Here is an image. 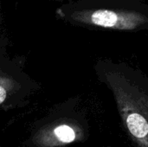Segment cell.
<instances>
[{"label":"cell","mask_w":148,"mask_h":147,"mask_svg":"<svg viewBox=\"0 0 148 147\" xmlns=\"http://www.w3.org/2000/svg\"><path fill=\"white\" fill-rule=\"evenodd\" d=\"M79 133L82 134L81 127L74 121L62 119L39 130L32 141L37 147L62 146L75 141Z\"/></svg>","instance_id":"3957f363"},{"label":"cell","mask_w":148,"mask_h":147,"mask_svg":"<svg viewBox=\"0 0 148 147\" xmlns=\"http://www.w3.org/2000/svg\"><path fill=\"white\" fill-rule=\"evenodd\" d=\"M55 13L66 23L89 29H148V3L143 0H73L62 3Z\"/></svg>","instance_id":"7a4b0ae2"},{"label":"cell","mask_w":148,"mask_h":147,"mask_svg":"<svg viewBox=\"0 0 148 147\" xmlns=\"http://www.w3.org/2000/svg\"><path fill=\"white\" fill-rule=\"evenodd\" d=\"M47 1H53V2H59V3H66L72 2L73 0H47Z\"/></svg>","instance_id":"5b68a950"},{"label":"cell","mask_w":148,"mask_h":147,"mask_svg":"<svg viewBox=\"0 0 148 147\" xmlns=\"http://www.w3.org/2000/svg\"><path fill=\"white\" fill-rule=\"evenodd\" d=\"M99 81L110 91L127 134L135 147H148V77L126 62L100 60Z\"/></svg>","instance_id":"6da1fadb"},{"label":"cell","mask_w":148,"mask_h":147,"mask_svg":"<svg viewBox=\"0 0 148 147\" xmlns=\"http://www.w3.org/2000/svg\"><path fill=\"white\" fill-rule=\"evenodd\" d=\"M19 88H21V84L14 78V75L1 68L0 104L3 107L5 106L7 108V106L10 105V101L19 92L17 91Z\"/></svg>","instance_id":"277c9868"}]
</instances>
